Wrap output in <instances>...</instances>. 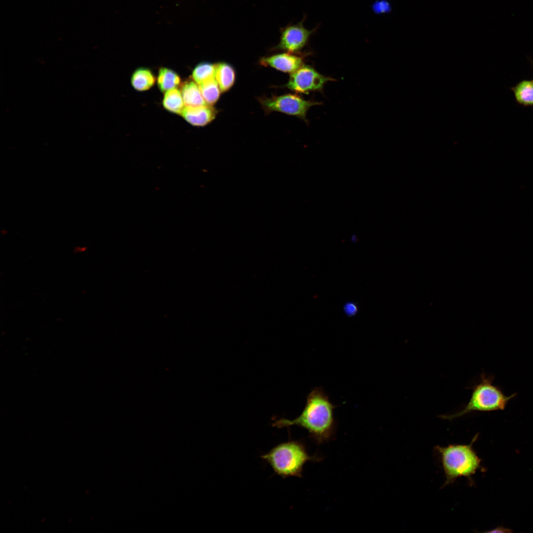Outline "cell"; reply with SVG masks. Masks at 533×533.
<instances>
[{
    "instance_id": "6da1fadb",
    "label": "cell",
    "mask_w": 533,
    "mask_h": 533,
    "mask_svg": "<svg viewBox=\"0 0 533 533\" xmlns=\"http://www.w3.org/2000/svg\"><path fill=\"white\" fill-rule=\"evenodd\" d=\"M336 406L321 387L313 389L308 394L305 407L296 419L276 420L273 426L277 428L296 425L308 431L311 438L320 445L330 440L335 433Z\"/></svg>"
},
{
    "instance_id": "7a4b0ae2",
    "label": "cell",
    "mask_w": 533,
    "mask_h": 533,
    "mask_svg": "<svg viewBox=\"0 0 533 533\" xmlns=\"http://www.w3.org/2000/svg\"><path fill=\"white\" fill-rule=\"evenodd\" d=\"M261 457L267 462L274 473L283 478L302 477L304 465L309 461H319L321 457L309 456L300 440H291L277 445Z\"/></svg>"
},
{
    "instance_id": "3957f363",
    "label": "cell",
    "mask_w": 533,
    "mask_h": 533,
    "mask_svg": "<svg viewBox=\"0 0 533 533\" xmlns=\"http://www.w3.org/2000/svg\"><path fill=\"white\" fill-rule=\"evenodd\" d=\"M494 378L481 375L480 381L472 387V392L469 401L460 411L451 415H443L439 417L445 419L452 420L474 412H492L503 410L509 401L516 394L506 395L502 391L493 383Z\"/></svg>"
},
{
    "instance_id": "277c9868",
    "label": "cell",
    "mask_w": 533,
    "mask_h": 533,
    "mask_svg": "<svg viewBox=\"0 0 533 533\" xmlns=\"http://www.w3.org/2000/svg\"><path fill=\"white\" fill-rule=\"evenodd\" d=\"M477 436L469 445L453 444L446 447L437 446L435 448L440 456L446 477L444 486L453 483L460 477H471L481 468V459L472 446Z\"/></svg>"
},
{
    "instance_id": "5b68a950",
    "label": "cell",
    "mask_w": 533,
    "mask_h": 533,
    "mask_svg": "<svg viewBox=\"0 0 533 533\" xmlns=\"http://www.w3.org/2000/svg\"><path fill=\"white\" fill-rule=\"evenodd\" d=\"M259 101L267 113L278 112L297 116L305 122H307L306 115L309 108L321 104L320 102L305 100L298 95L292 94L264 97L259 98Z\"/></svg>"
},
{
    "instance_id": "8992f818",
    "label": "cell",
    "mask_w": 533,
    "mask_h": 533,
    "mask_svg": "<svg viewBox=\"0 0 533 533\" xmlns=\"http://www.w3.org/2000/svg\"><path fill=\"white\" fill-rule=\"evenodd\" d=\"M333 78L324 76L313 67L303 65L292 73L286 87L297 93L308 94L311 91H322L324 84Z\"/></svg>"
},
{
    "instance_id": "52a82bcc",
    "label": "cell",
    "mask_w": 533,
    "mask_h": 533,
    "mask_svg": "<svg viewBox=\"0 0 533 533\" xmlns=\"http://www.w3.org/2000/svg\"><path fill=\"white\" fill-rule=\"evenodd\" d=\"M304 20L294 25H288L280 29V39L275 50L290 53L300 51L307 43L313 30H308L303 25Z\"/></svg>"
},
{
    "instance_id": "ba28073f",
    "label": "cell",
    "mask_w": 533,
    "mask_h": 533,
    "mask_svg": "<svg viewBox=\"0 0 533 533\" xmlns=\"http://www.w3.org/2000/svg\"><path fill=\"white\" fill-rule=\"evenodd\" d=\"M261 65L270 67L278 71L293 73L303 64V58L292 53H282L263 57L260 61Z\"/></svg>"
},
{
    "instance_id": "9c48e42d",
    "label": "cell",
    "mask_w": 533,
    "mask_h": 533,
    "mask_svg": "<svg viewBox=\"0 0 533 533\" xmlns=\"http://www.w3.org/2000/svg\"><path fill=\"white\" fill-rule=\"evenodd\" d=\"M217 114L212 106H186L181 116L189 123L194 126H204L213 121Z\"/></svg>"
},
{
    "instance_id": "30bf717a",
    "label": "cell",
    "mask_w": 533,
    "mask_h": 533,
    "mask_svg": "<svg viewBox=\"0 0 533 533\" xmlns=\"http://www.w3.org/2000/svg\"><path fill=\"white\" fill-rule=\"evenodd\" d=\"M180 91L186 106L207 105L205 102L199 85L193 79H188L181 85Z\"/></svg>"
},
{
    "instance_id": "8fae6325",
    "label": "cell",
    "mask_w": 533,
    "mask_h": 533,
    "mask_svg": "<svg viewBox=\"0 0 533 533\" xmlns=\"http://www.w3.org/2000/svg\"><path fill=\"white\" fill-rule=\"evenodd\" d=\"M517 103L533 107V79H523L511 88Z\"/></svg>"
},
{
    "instance_id": "7c38bea8",
    "label": "cell",
    "mask_w": 533,
    "mask_h": 533,
    "mask_svg": "<svg viewBox=\"0 0 533 533\" xmlns=\"http://www.w3.org/2000/svg\"><path fill=\"white\" fill-rule=\"evenodd\" d=\"M130 81L134 89L138 91H144L153 86L155 82V78L150 69L140 67L133 73Z\"/></svg>"
},
{
    "instance_id": "4fadbf2b",
    "label": "cell",
    "mask_w": 533,
    "mask_h": 533,
    "mask_svg": "<svg viewBox=\"0 0 533 533\" xmlns=\"http://www.w3.org/2000/svg\"><path fill=\"white\" fill-rule=\"evenodd\" d=\"M215 79L222 92L228 91L233 85L235 73L229 64L221 62L216 64Z\"/></svg>"
},
{
    "instance_id": "5bb4252c",
    "label": "cell",
    "mask_w": 533,
    "mask_h": 533,
    "mask_svg": "<svg viewBox=\"0 0 533 533\" xmlns=\"http://www.w3.org/2000/svg\"><path fill=\"white\" fill-rule=\"evenodd\" d=\"M180 83L181 78L175 71L165 67L159 69L157 84L161 92L165 93L169 90L176 88Z\"/></svg>"
},
{
    "instance_id": "9a60e30c",
    "label": "cell",
    "mask_w": 533,
    "mask_h": 533,
    "mask_svg": "<svg viewBox=\"0 0 533 533\" xmlns=\"http://www.w3.org/2000/svg\"><path fill=\"white\" fill-rule=\"evenodd\" d=\"M162 104L166 110L178 114H181L185 107L180 90L177 88L165 92Z\"/></svg>"
},
{
    "instance_id": "2e32d148",
    "label": "cell",
    "mask_w": 533,
    "mask_h": 533,
    "mask_svg": "<svg viewBox=\"0 0 533 533\" xmlns=\"http://www.w3.org/2000/svg\"><path fill=\"white\" fill-rule=\"evenodd\" d=\"M198 85L202 96L207 105L212 106L217 102L221 91L215 78Z\"/></svg>"
},
{
    "instance_id": "e0dca14e",
    "label": "cell",
    "mask_w": 533,
    "mask_h": 533,
    "mask_svg": "<svg viewBox=\"0 0 533 533\" xmlns=\"http://www.w3.org/2000/svg\"><path fill=\"white\" fill-rule=\"evenodd\" d=\"M216 64L202 62L197 64L193 69L191 76L198 85L215 78Z\"/></svg>"
},
{
    "instance_id": "ac0fdd59",
    "label": "cell",
    "mask_w": 533,
    "mask_h": 533,
    "mask_svg": "<svg viewBox=\"0 0 533 533\" xmlns=\"http://www.w3.org/2000/svg\"><path fill=\"white\" fill-rule=\"evenodd\" d=\"M343 311L348 316H355L358 312V306L355 303L349 302L343 305Z\"/></svg>"
},
{
    "instance_id": "d6986e66",
    "label": "cell",
    "mask_w": 533,
    "mask_h": 533,
    "mask_svg": "<svg viewBox=\"0 0 533 533\" xmlns=\"http://www.w3.org/2000/svg\"><path fill=\"white\" fill-rule=\"evenodd\" d=\"M510 532V531L508 529H505V528H504L503 527H497L496 529H495L494 530H493L492 531H490L489 532H491V533H505V532Z\"/></svg>"
},
{
    "instance_id": "ffe728a7",
    "label": "cell",
    "mask_w": 533,
    "mask_h": 533,
    "mask_svg": "<svg viewBox=\"0 0 533 533\" xmlns=\"http://www.w3.org/2000/svg\"><path fill=\"white\" fill-rule=\"evenodd\" d=\"M531 63H532V65H533V61H531Z\"/></svg>"
}]
</instances>
